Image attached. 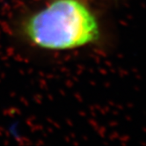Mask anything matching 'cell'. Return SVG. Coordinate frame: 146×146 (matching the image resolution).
<instances>
[{
    "label": "cell",
    "instance_id": "cell-1",
    "mask_svg": "<svg viewBox=\"0 0 146 146\" xmlns=\"http://www.w3.org/2000/svg\"><path fill=\"white\" fill-rule=\"evenodd\" d=\"M25 30L34 43L48 49L84 46L100 36L95 17L78 0H56L31 17Z\"/></svg>",
    "mask_w": 146,
    "mask_h": 146
}]
</instances>
